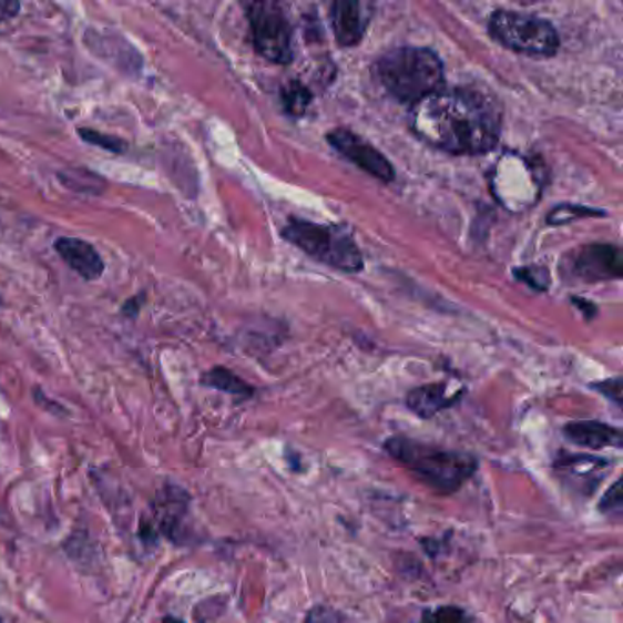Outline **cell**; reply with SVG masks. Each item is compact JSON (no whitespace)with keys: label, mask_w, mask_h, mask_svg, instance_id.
<instances>
[{"label":"cell","mask_w":623,"mask_h":623,"mask_svg":"<svg viewBox=\"0 0 623 623\" xmlns=\"http://www.w3.org/2000/svg\"><path fill=\"white\" fill-rule=\"evenodd\" d=\"M411 129L437 151L476 156L496 149L501 118L490 99L468 89H441L411 110Z\"/></svg>","instance_id":"1"},{"label":"cell","mask_w":623,"mask_h":623,"mask_svg":"<svg viewBox=\"0 0 623 623\" xmlns=\"http://www.w3.org/2000/svg\"><path fill=\"white\" fill-rule=\"evenodd\" d=\"M385 452L439 493L458 492L479 468V459L472 453L442 450L410 437L386 439Z\"/></svg>","instance_id":"2"},{"label":"cell","mask_w":623,"mask_h":623,"mask_svg":"<svg viewBox=\"0 0 623 623\" xmlns=\"http://www.w3.org/2000/svg\"><path fill=\"white\" fill-rule=\"evenodd\" d=\"M374 73L391 98L413 106L445 84L441 58L430 48H395L375 63Z\"/></svg>","instance_id":"3"},{"label":"cell","mask_w":623,"mask_h":623,"mask_svg":"<svg viewBox=\"0 0 623 623\" xmlns=\"http://www.w3.org/2000/svg\"><path fill=\"white\" fill-rule=\"evenodd\" d=\"M282 238L304 251L313 261L329 265L343 273L364 269L362 253L348 231L335 225H320L307 219L293 218L282 231Z\"/></svg>","instance_id":"4"},{"label":"cell","mask_w":623,"mask_h":623,"mask_svg":"<svg viewBox=\"0 0 623 623\" xmlns=\"http://www.w3.org/2000/svg\"><path fill=\"white\" fill-rule=\"evenodd\" d=\"M490 35L512 52L551 58L560 50V35L552 22L520 11H493L489 21Z\"/></svg>","instance_id":"5"},{"label":"cell","mask_w":623,"mask_h":623,"mask_svg":"<svg viewBox=\"0 0 623 623\" xmlns=\"http://www.w3.org/2000/svg\"><path fill=\"white\" fill-rule=\"evenodd\" d=\"M244 8L256 52L270 63H292L293 30L282 6L275 2H247Z\"/></svg>","instance_id":"6"},{"label":"cell","mask_w":623,"mask_h":623,"mask_svg":"<svg viewBox=\"0 0 623 623\" xmlns=\"http://www.w3.org/2000/svg\"><path fill=\"white\" fill-rule=\"evenodd\" d=\"M613 468V459L598 458L589 453L563 452L552 462V470L561 484L580 498H591Z\"/></svg>","instance_id":"7"},{"label":"cell","mask_w":623,"mask_h":623,"mask_svg":"<svg viewBox=\"0 0 623 623\" xmlns=\"http://www.w3.org/2000/svg\"><path fill=\"white\" fill-rule=\"evenodd\" d=\"M328 143L338 154H343L354 165L368 172L369 176L385 183L394 182L395 168L391 163L374 145H369L368 141H364L354 132L344 129L329 132Z\"/></svg>","instance_id":"8"},{"label":"cell","mask_w":623,"mask_h":623,"mask_svg":"<svg viewBox=\"0 0 623 623\" xmlns=\"http://www.w3.org/2000/svg\"><path fill=\"white\" fill-rule=\"evenodd\" d=\"M572 270L583 282L619 280L623 275L622 251L616 245H588L578 253Z\"/></svg>","instance_id":"9"},{"label":"cell","mask_w":623,"mask_h":623,"mask_svg":"<svg viewBox=\"0 0 623 623\" xmlns=\"http://www.w3.org/2000/svg\"><path fill=\"white\" fill-rule=\"evenodd\" d=\"M374 16V6L355 0H338L331 6V27L335 39L344 48L357 47Z\"/></svg>","instance_id":"10"},{"label":"cell","mask_w":623,"mask_h":623,"mask_svg":"<svg viewBox=\"0 0 623 623\" xmlns=\"http://www.w3.org/2000/svg\"><path fill=\"white\" fill-rule=\"evenodd\" d=\"M84 39H86L89 48H92L99 58L114 64L118 70H123L126 73L141 72L143 59L131 42L125 41L123 37L115 35L112 32H98V30H90L89 28Z\"/></svg>","instance_id":"11"},{"label":"cell","mask_w":623,"mask_h":623,"mask_svg":"<svg viewBox=\"0 0 623 623\" xmlns=\"http://www.w3.org/2000/svg\"><path fill=\"white\" fill-rule=\"evenodd\" d=\"M53 249L70 269L75 270L79 276H83L84 280H98L104 273V262L99 255L94 245L73 236H61L55 239Z\"/></svg>","instance_id":"12"},{"label":"cell","mask_w":623,"mask_h":623,"mask_svg":"<svg viewBox=\"0 0 623 623\" xmlns=\"http://www.w3.org/2000/svg\"><path fill=\"white\" fill-rule=\"evenodd\" d=\"M563 436L572 445L591 448V450L623 447L622 430L600 421L569 422L563 427Z\"/></svg>","instance_id":"13"},{"label":"cell","mask_w":623,"mask_h":623,"mask_svg":"<svg viewBox=\"0 0 623 623\" xmlns=\"http://www.w3.org/2000/svg\"><path fill=\"white\" fill-rule=\"evenodd\" d=\"M461 397V390L452 394L447 382H437V385L419 386L416 390H411L406 397V406L417 417L431 419L437 413H441V411L448 410L450 406L456 405Z\"/></svg>","instance_id":"14"},{"label":"cell","mask_w":623,"mask_h":623,"mask_svg":"<svg viewBox=\"0 0 623 623\" xmlns=\"http://www.w3.org/2000/svg\"><path fill=\"white\" fill-rule=\"evenodd\" d=\"M202 385L213 390L224 391V394L234 395L238 399H251L255 395V388L247 385L244 379H239L238 375H234L227 368L216 366L208 369L207 374H203Z\"/></svg>","instance_id":"15"},{"label":"cell","mask_w":623,"mask_h":623,"mask_svg":"<svg viewBox=\"0 0 623 623\" xmlns=\"http://www.w3.org/2000/svg\"><path fill=\"white\" fill-rule=\"evenodd\" d=\"M59 182H63L68 188L75 193L101 194L106 187V182L95 172L84 171V168H68L59 172Z\"/></svg>","instance_id":"16"},{"label":"cell","mask_w":623,"mask_h":623,"mask_svg":"<svg viewBox=\"0 0 623 623\" xmlns=\"http://www.w3.org/2000/svg\"><path fill=\"white\" fill-rule=\"evenodd\" d=\"M312 92L300 81H292L282 89V103L292 118H302L306 114L307 106L312 104Z\"/></svg>","instance_id":"17"},{"label":"cell","mask_w":623,"mask_h":623,"mask_svg":"<svg viewBox=\"0 0 623 623\" xmlns=\"http://www.w3.org/2000/svg\"><path fill=\"white\" fill-rule=\"evenodd\" d=\"M585 216H605V211H594V208L583 207V205H572V203H561L552 208L547 216V224L563 225L585 218Z\"/></svg>","instance_id":"18"},{"label":"cell","mask_w":623,"mask_h":623,"mask_svg":"<svg viewBox=\"0 0 623 623\" xmlns=\"http://www.w3.org/2000/svg\"><path fill=\"white\" fill-rule=\"evenodd\" d=\"M79 135L90 145L99 146L112 154H125L129 151V143L118 135L103 134V132L92 131V129H79Z\"/></svg>","instance_id":"19"},{"label":"cell","mask_w":623,"mask_h":623,"mask_svg":"<svg viewBox=\"0 0 623 623\" xmlns=\"http://www.w3.org/2000/svg\"><path fill=\"white\" fill-rule=\"evenodd\" d=\"M419 623H472L467 611L456 605H441L437 609H427Z\"/></svg>","instance_id":"20"},{"label":"cell","mask_w":623,"mask_h":623,"mask_svg":"<svg viewBox=\"0 0 623 623\" xmlns=\"http://www.w3.org/2000/svg\"><path fill=\"white\" fill-rule=\"evenodd\" d=\"M598 510L600 514L607 515V518H614V520H622L623 514V490H622V479H616L613 487L603 493V498L600 499L598 503Z\"/></svg>","instance_id":"21"},{"label":"cell","mask_w":623,"mask_h":623,"mask_svg":"<svg viewBox=\"0 0 623 623\" xmlns=\"http://www.w3.org/2000/svg\"><path fill=\"white\" fill-rule=\"evenodd\" d=\"M520 280L527 282L532 289L545 292L549 287V273L543 267H529V269H518L514 273Z\"/></svg>","instance_id":"22"},{"label":"cell","mask_w":623,"mask_h":623,"mask_svg":"<svg viewBox=\"0 0 623 623\" xmlns=\"http://www.w3.org/2000/svg\"><path fill=\"white\" fill-rule=\"evenodd\" d=\"M304 623H343V614L328 605H315L309 609Z\"/></svg>","instance_id":"23"},{"label":"cell","mask_w":623,"mask_h":623,"mask_svg":"<svg viewBox=\"0 0 623 623\" xmlns=\"http://www.w3.org/2000/svg\"><path fill=\"white\" fill-rule=\"evenodd\" d=\"M592 390L600 391L603 397L613 400L614 405L622 406V377H614V379L603 380L598 385L591 386Z\"/></svg>","instance_id":"24"},{"label":"cell","mask_w":623,"mask_h":623,"mask_svg":"<svg viewBox=\"0 0 623 623\" xmlns=\"http://www.w3.org/2000/svg\"><path fill=\"white\" fill-rule=\"evenodd\" d=\"M21 4L16 0H0V22L10 21L13 17L19 16Z\"/></svg>","instance_id":"25"},{"label":"cell","mask_w":623,"mask_h":623,"mask_svg":"<svg viewBox=\"0 0 623 623\" xmlns=\"http://www.w3.org/2000/svg\"><path fill=\"white\" fill-rule=\"evenodd\" d=\"M145 293H141V295L134 296V298H131V300L126 302L121 312H123V315H125V317H135V315L140 313L141 306L145 304Z\"/></svg>","instance_id":"26"},{"label":"cell","mask_w":623,"mask_h":623,"mask_svg":"<svg viewBox=\"0 0 623 623\" xmlns=\"http://www.w3.org/2000/svg\"><path fill=\"white\" fill-rule=\"evenodd\" d=\"M574 304H578V306H583V312H589V318H591L592 315H596V306H594V304H591V302L582 300V298H580V300H578V298H574Z\"/></svg>","instance_id":"27"},{"label":"cell","mask_w":623,"mask_h":623,"mask_svg":"<svg viewBox=\"0 0 623 623\" xmlns=\"http://www.w3.org/2000/svg\"><path fill=\"white\" fill-rule=\"evenodd\" d=\"M162 623H183V622L182 620L172 619V616H166V619H163Z\"/></svg>","instance_id":"28"},{"label":"cell","mask_w":623,"mask_h":623,"mask_svg":"<svg viewBox=\"0 0 623 623\" xmlns=\"http://www.w3.org/2000/svg\"><path fill=\"white\" fill-rule=\"evenodd\" d=\"M0 623H4V620L0 619Z\"/></svg>","instance_id":"29"}]
</instances>
